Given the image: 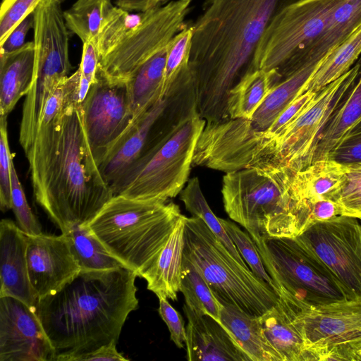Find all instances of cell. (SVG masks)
Wrapping results in <instances>:
<instances>
[{
  "label": "cell",
  "mask_w": 361,
  "mask_h": 361,
  "mask_svg": "<svg viewBox=\"0 0 361 361\" xmlns=\"http://www.w3.org/2000/svg\"><path fill=\"white\" fill-rule=\"evenodd\" d=\"M35 75V47L25 42L20 49L0 55V116H8L32 88Z\"/></svg>",
  "instance_id": "24"
},
{
  "label": "cell",
  "mask_w": 361,
  "mask_h": 361,
  "mask_svg": "<svg viewBox=\"0 0 361 361\" xmlns=\"http://www.w3.org/2000/svg\"><path fill=\"white\" fill-rule=\"evenodd\" d=\"M361 128V116L357 120V121L354 124V126L351 128V129L349 130V132L357 130ZM348 132V133H349Z\"/></svg>",
  "instance_id": "49"
},
{
  "label": "cell",
  "mask_w": 361,
  "mask_h": 361,
  "mask_svg": "<svg viewBox=\"0 0 361 361\" xmlns=\"http://www.w3.org/2000/svg\"><path fill=\"white\" fill-rule=\"evenodd\" d=\"M7 131V116H0V209L5 212L11 209V163Z\"/></svg>",
  "instance_id": "40"
},
{
  "label": "cell",
  "mask_w": 361,
  "mask_h": 361,
  "mask_svg": "<svg viewBox=\"0 0 361 361\" xmlns=\"http://www.w3.org/2000/svg\"><path fill=\"white\" fill-rule=\"evenodd\" d=\"M361 26V0H341L319 37L295 60L289 75L304 64L317 61Z\"/></svg>",
  "instance_id": "23"
},
{
  "label": "cell",
  "mask_w": 361,
  "mask_h": 361,
  "mask_svg": "<svg viewBox=\"0 0 361 361\" xmlns=\"http://www.w3.org/2000/svg\"><path fill=\"white\" fill-rule=\"evenodd\" d=\"M58 1L61 3V2H63L65 0H58Z\"/></svg>",
  "instance_id": "50"
},
{
  "label": "cell",
  "mask_w": 361,
  "mask_h": 361,
  "mask_svg": "<svg viewBox=\"0 0 361 361\" xmlns=\"http://www.w3.org/2000/svg\"><path fill=\"white\" fill-rule=\"evenodd\" d=\"M345 165V180L336 202L343 215L361 220V161Z\"/></svg>",
  "instance_id": "38"
},
{
  "label": "cell",
  "mask_w": 361,
  "mask_h": 361,
  "mask_svg": "<svg viewBox=\"0 0 361 361\" xmlns=\"http://www.w3.org/2000/svg\"><path fill=\"white\" fill-rule=\"evenodd\" d=\"M26 257L30 281L38 299L56 293L80 271L65 233L27 235Z\"/></svg>",
  "instance_id": "17"
},
{
  "label": "cell",
  "mask_w": 361,
  "mask_h": 361,
  "mask_svg": "<svg viewBox=\"0 0 361 361\" xmlns=\"http://www.w3.org/2000/svg\"><path fill=\"white\" fill-rule=\"evenodd\" d=\"M277 303L259 317L267 338L283 361H310L304 338L295 322L293 296L282 288L277 289Z\"/></svg>",
  "instance_id": "21"
},
{
  "label": "cell",
  "mask_w": 361,
  "mask_h": 361,
  "mask_svg": "<svg viewBox=\"0 0 361 361\" xmlns=\"http://www.w3.org/2000/svg\"><path fill=\"white\" fill-rule=\"evenodd\" d=\"M32 13L26 16L11 31L6 40L0 44V55L13 52L25 44L26 35L33 27Z\"/></svg>",
  "instance_id": "44"
},
{
  "label": "cell",
  "mask_w": 361,
  "mask_h": 361,
  "mask_svg": "<svg viewBox=\"0 0 361 361\" xmlns=\"http://www.w3.org/2000/svg\"><path fill=\"white\" fill-rule=\"evenodd\" d=\"M25 155L35 200L61 233L88 224L114 196L92 153L82 105L65 104L61 88L50 97Z\"/></svg>",
  "instance_id": "1"
},
{
  "label": "cell",
  "mask_w": 361,
  "mask_h": 361,
  "mask_svg": "<svg viewBox=\"0 0 361 361\" xmlns=\"http://www.w3.org/2000/svg\"><path fill=\"white\" fill-rule=\"evenodd\" d=\"M322 60L304 64L280 81L250 117L206 123L195 147L192 166L225 173L248 168L264 135L302 92Z\"/></svg>",
  "instance_id": "6"
},
{
  "label": "cell",
  "mask_w": 361,
  "mask_h": 361,
  "mask_svg": "<svg viewBox=\"0 0 361 361\" xmlns=\"http://www.w3.org/2000/svg\"><path fill=\"white\" fill-rule=\"evenodd\" d=\"M158 312L170 332L171 340L178 348L185 345L186 327L181 314L175 310L167 298L159 297Z\"/></svg>",
  "instance_id": "43"
},
{
  "label": "cell",
  "mask_w": 361,
  "mask_h": 361,
  "mask_svg": "<svg viewBox=\"0 0 361 361\" xmlns=\"http://www.w3.org/2000/svg\"><path fill=\"white\" fill-rule=\"evenodd\" d=\"M145 12L130 13L114 6L103 20L96 47L99 60L116 47L142 21Z\"/></svg>",
  "instance_id": "35"
},
{
  "label": "cell",
  "mask_w": 361,
  "mask_h": 361,
  "mask_svg": "<svg viewBox=\"0 0 361 361\" xmlns=\"http://www.w3.org/2000/svg\"><path fill=\"white\" fill-rule=\"evenodd\" d=\"M190 4L191 0H173L145 11L140 23L99 60L97 73L111 81L126 82L185 27Z\"/></svg>",
  "instance_id": "13"
},
{
  "label": "cell",
  "mask_w": 361,
  "mask_h": 361,
  "mask_svg": "<svg viewBox=\"0 0 361 361\" xmlns=\"http://www.w3.org/2000/svg\"><path fill=\"white\" fill-rule=\"evenodd\" d=\"M113 7L111 0H77L63 11V17L68 29L82 43L96 44L102 23Z\"/></svg>",
  "instance_id": "32"
},
{
  "label": "cell",
  "mask_w": 361,
  "mask_h": 361,
  "mask_svg": "<svg viewBox=\"0 0 361 361\" xmlns=\"http://www.w3.org/2000/svg\"><path fill=\"white\" fill-rule=\"evenodd\" d=\"M65 234L80 271H106L125 267L107 251L87 224L74 226Z\"/></svg>",
  "instance_id": "31"
},
{
  "label": "cell",
  "mask_w": 361,
  "mask_h": 361,
  "mask_svg": "<svg viewBox=\"0 0 361 361\" xmlns=\"http://www.w3.org/2000/svg\"><path fill=\"white\" fill-rule=\"evenodd\" d=\"M176 204L114 195L87 224L107 251L137 276L154 264L181 216Z\"/></svg>",
  "instance_id": "5"
},
{
  "label": "cell",
  "mask_w": 361,
  "mask_h": 361,
  "mask_svg": "<svg viewBox=\"0 0 361 361\" xmlns=\"http://www.w3.org/2000/svg\"><path fill=\"white\" fill-rule=\"evenodd\" d=\"M186 357L189 361H251L230 331L212 316L186 303Z\"/></svg>",
  "instance_id": "18"
},
{
  "label": "cell",
  "mask_w": 361,
  "mask_h": 361,
  "mask_svg": "<svg viewBox=\"0 0 361 361\" xmlns=\"http://www.w3.org/2000/svg\"><path fill=\"white\" fill-rule=\"evenodd\" d=\"M11 209L18 226L28 235L42 233V226L29 206L13 161L11 163Z\"/></svg>",
  "instance_id": "39"
},
{
  "label": "cell",
  "mask_w": 361,
  "mask_h": 361,
  "mask_svg": "<svg viewBox=\"0 0 361 361\" xmlns=\"http://www.w3.org/2000/svg\"><path fill=\"white\" fill-rule=\"evenodd\" d=\"M339 215L317 221L295 237L331 271L350 300L361 299V224Z\"/></svg>",
  "instance_id": "14"
},
{
  "label": "cell",
  "mask_w": 361,
  "mask_h": 361,
  "mask_svg": "<svg viewBox=\"0 0 361 361\" xmlns=\"http://www.w3.org/2000/svg\"><path fill=\"white\" fill-rule=\"evenodd\" d=\"M341 0H300L272 20L256 50V69L286 78L298 57L323 32Z\"/></svg>",
  "instance_id": "11"
},
{
  "label": "cell",
  "mask_w": 361,
  "mask_h": 361,
  "mask_svg": "<svg viewBox=\"0 0 361 361\" xmlns=\"http://www.w3.org/2000/svg\"><path fill=\"white\" fill-rule=\"evenodd\" d=\"M206 124L192 106L176 124L152 138L140 157L111 186L114 195L165 202L188 181L195 147Z\"/></svg>",
  "instance_id": "7"
},
{
  "label": "cell",
  "mask_w": 361,
  "mask_h": 361,
  "mask_svg": "<svg viewBox=\"0 0 361 361\" xmlns=\"http://www.w3.org/2000/svg\"><path fill=\"white\" fill-rule=\"evenodd\" d=\"M192 25H185L169 42L164 76L162 96L169 92L178 77L190 68Z\"/></svg>",
  "instance_id": "36"
},
{
  "label": "cell",
  "mask_w": 361,
  "mask_h": 361,
  "mask_svg": "<svg viewBox=\"0 0 361 361\" xmlns=\"http://www.w3.org/2000/svg\"><path fill=\"white\" fill-rule=\"evenodd\" d=\"M42 0H2L0 8V44L16 26L33 13Z\"/></svg>",
  "instance_id": "41"
},
{
  "label": "cell",
  "mask_w": 361,
  "mask_h": 361,
  "mask_svg": "<svg viewBox=\"0 0 361 361\" xmlns=\"http://www.w3.org/2000/svg\"><path fill=\"white\" fill-rule=\"evenodd\" d=\"M252 240L276 291L282 288L310 306L350 300L326 266L295 237Z\"/></svg>",
  "instance_id": "10"
},
{
  "label": "cell",
  "mask_w": 361,
  "mask_h": 361,
  "mask_svg": "<svg viewBox=\"0 0 361 361\" xmlns=\"http://www.w3.org/2000/svg\"><path fill=\"white\" fill-rule=\"evenodd\" d=\"M220 322L230 331L251 361H283L264 335L259 317L229 305H222Z\"/></svg>",
  "instance_id": "26"
},
{
  "label": "cell",
  "mask_w": 361,
  "mask_h": 361,
  "mask_svg": "<svg viewBox=\"0 0 361 361\" xmlns=\"http://www.w3.org/2000/svg\"><path fill=\"white\" fill-rule=\"evenodd\" d=\"M356 63L360 65L359 76L322 132L312 163L327 159L330 152L361 116V56Z\"/></svg>",
  "instance_id": "28"
},
{
  "label": "cell",
  "mask_w": 361,
  "mask_h": 361,
  "mask_svg": "<svg viewBox=\"0 0 361 361\" xmlns=\"http://www.w3.org/2000/svg\"><path fill=\"white\" fill-rule=\"evenodd\" d=\"M168 45L142 63L126 81L134 121L163 97Z\"/></svg>",
  "instance_id": "27"
},
{
  "label": "cell",
  "mask_w": 361,
  "mask_h": 361,
  "mask_svg": "<svg viewBox=\"0 0 361 361\" xmlns=\"http://www.w3.org/2000/svg\"><path fill=\"white\" fill-rule=\"evenodd\" d=\"M173 88L134 121L128 131L99 166L100 172L111 186L140 157L158 130L171 103Z\"/></svg>",
  "instance_id": "19"
},
{
  "label": "cell",
  "mask_w": 361,
  "mask_h": 361,
  "mask_svg": "<svg viewBox=\"0 0 361 361\" xmlns=\"http://www.w3.org/2000/svg\"><path fill=\"white\" fill-rule=\"evenodd\" d=\"M173 0H116V6L127 11L145 12L161 7Z\"/></svg>",
  "instance_id": "48"
},
{
  "label": "cell",
  "mask_w": 361,
  "mask_h": 361,
  "mask_svg": "<svg viewBox=\"0 0 361 361\" xmlns=\"http://www.w3.org/2000/svg\"><path fill=\"white\" fill-rule=\"evenodd\" d=\"M82 108L87 140L99 166L134 121L126 82L111 81L97 72Z\"/></svg>",
  "instance_id": "15"
},
{
  "label": "cell",
  "mask_w": 361,
  "mask_h": 361,
  "mask_svg": "<svg viewBox=\"0 0 361 361\" xmlns=\"http://www.w3.org/2000/svg\"><path fill=\"white\" fill-rule=\"evenodd\" d=\"M185 216L181 214L154 264L142 274L147 288L158 298L177 300L180 291Z\"/></svg>",
  "instance_id": "22"
},
{
  "label": "cell",
  "mask_w": 361,
  "mask_h": 361,
  "mask_svg": "<svg viewBox=\"0 0 361 361\" xmlns=\"http://www.w3.org/2000/svg\"><path fill=\"white\" fill-rule=\"evenodd\" d=\"M307 202L310 207L311 224L343 215L341 207L334 200L322 199Z\"/></svg>",
  "instance_id": "46"
},
{
  "label": "cell",
  "mask_w": 361,
  "mask_h": 361,
  "mask_svg": "<svg viewBox=\"0 0 361 361\" xmlns=\"http://www.w3.org/2000/svg\"><path fill=\"white\" fill-rule=\"evenodd\" d=\"M327 159L343 164L361 161V128L346 133Z\"/></svg>",
  "instance_id": "42"
},
{
  "label": "cell",
  "mask_w": 361,
  "mask_h": 361,
  "mask_svg": "<svg viewBox=\"0 0 361 361\" xmlns=\"http://www.w3.org/2000/svg\"><path fill=\"white\" fill-rule=\"evenodd\" d=\"M180 200L192 216L202 219L211 231L223 243L233 256L243 265L249 267L241 257L235 244L226 233L224 226L209 207L201 190L197 177L190 178L180 192Z\"/></svg>",
  "instance_id": "33"
},
{
  "label": "cell",
  "mask_w": 361,
  "mask_h": 361,
  "mask_svg": "<svg viewBox=\"0 0 361 361\" xmlns=\"http://www.w3.org/2000/svg\"><path fill=\"white\" fill-rule=\"evenodd\" d=\"M281 80V78L274 71L258 70L244 78L229 92L228 119L250 117Z\"/></svg>",
  "instance_id": "29"
},
{
  "label": "cell",
  "mask_w": 361,
  "mask_h": 361,
  "mask_svg": "<svg viewBox=\"0 0 361 361\" xmlns=\"http://www.w3.org/2000/svg\"><path fill=\"white\" fill-rule=\"evenodd\" d=\"M361 56V26L328 53L302 91L319 92L347 73Z\"/></svg>",
  "instance_id": "30"
},
{
  "label": "cell",
  "mask_w": 361,
  "mask_h": 361,
  "mask_svg": "<svg viewBox=\"0 0 361 361\" xmlns=\"http://www.w3.org/2000/svg\"><path fill=\"white\" fill-rule=\"evenodd\" d=\"M82 54L79 68L81 77L93 83L97 77L99 56L95 42L88 41L82 43Z\"/></svg>",
  "instance_id": "45"
},
{
  "label": "cell",
  "mask_w": 361,
  "mask_h": 361,
  "mask_svg": "<svg viewBox=\"0 0 361 361\" xmlns=\"http://www.w3.org/2000/svg\"><path fill=\"white\" fill-rule=\"evenodd\" d=\"M219 221L252 271L276 290L273 280L265 269L256 243L250 235L241 230L231 220L219 218Z\"/></svg>",
  "instance_id": "37"
},
{
  "label": "cell",
  "mask_w": 361,
  "mask_h": 361,
  "mask_svg": "<svg viewBox=\"0 0 361 361\" xmlns=\"http://www.w3.org/2000/svg\"><path fill=\"white\" fill-rule=\"evenodd\" d=\"M55 356L36 311L15 298L0 297V361H54Z\"/></svg>",
  "instance_id": "16"
},
{
  "label": "cell",
  "mask_w": 361,
  "mask_h": 361,
  "mask_svg": "<svg viewBox=\"0 0 361 361\" xmlns=\"http://www.w3.org/2000/svg\"><path fill=\"white\" fill-rule=\"evenodd\" d=\"M27 235L13 221L0 223V297L18 299L36 311L38 297L29 279Z\"/></svg>",
  "instance_id": "20"
},
{
  "label": "cell",
  "mask_w": 361,
  "mask_h": 361,
  "mask_svg": "<svg viewBox=\"0 0 361 361\" xmlns=\"http://www.w3.org/2000/svg\"><path fill=\"white\" fill-rule=\"evenodd\" d=\"M346 165L330 159L313 161L294 174L293 186L303 202L322 199L336 201L343 185Z\"/></svg>",
  "instance_id": "25"
},
{
  "label": "cell",
  "mask_w": 361,
  "mask_h": 361,
  "mask_svg": "<svg viewBox=\"0 0 361 361\" xmlns=\"http://www.w3.org/2000/svg\"><path fill=\"white\" fill-rule=\"evenodd\" d=\"M183 256L222 305L259 317L279 300L276 290L239 262L200 217L185 216Z\"/></svg>",
  "instance_id": "8"
},
{
  "label": "cell",
  "mask_w": 361,
  "mask_h": 361,
  "mask_svg": "<svg viewBox=\"0 0 361 361\" xmlns=\"http://www.w3.org/2000/svg\"><path fill=\"white\" fill-rule=\"evenodd\" d=\"M360 74L357 63L324 87L300 114L253 158L250 167L285 166L294 172L312 163L322 132Z\"/></svg>",
  "instance_id": "9"
},
{
  "label": "cell",
  "mask_w": 361,
  "mask_h": 361,
  "mask_svg": "<svg viewBox=\"0 0 361 361\" xmlns=\"http://www.w3.org/2000/svg\"><path fill=\"white\" fill-rule=\"evenodd\" d=\"M295 173L281 166L226 173L221 194L226 214L252 239L298 236L311 218L308 202L295 191Z\"/></svg>",
  "instance_id": "4"
},
{
  "label": "cell",
  "mask_w": 361,
  "mask_h": 361,
  "mask_svg": "<svg viewBox=\"0 0 361 361\" xmlns=\"http://www.w3.org/2000/svg\"><path fill=\"white\" fill-rule=\"evenodd\" d=\"M300 0H204L192 25L189 66L195 105L206 123L228 118L229 92L257 71L255 56L272 20Z\"/></svg>",
  "instance_id": "2"
},
{
  "label": "cell",
  "mask_w": 361,
  "mask_h": 361,
  "mask_svg": "<svg viewBox=\"0 0 361 361\" xmlns=\"http://www.w3.org/2000/svg\"><path fill=\"white\" fill-rule=\"evenodd\" d=\"M180 291L184 295L185 303L191 308L220 322L221 305L194 264L183 255Z\"/></svg>",
  "instance_id": "34"
},
{
  "label": "cell",
  "mask_w": 361,
  "mask_h": 361,
  "mask_svg": "<svg viewBox=\"0 0 361 361\" xmlns=\"http://www.w3.org/2000/svg\"><path fill=\"white\" fill-rule=\"evenodd\" d=\"M116 342H111L109 344L104 345L97 349L75 355L71 357L68 361H127L129 360L125 356L119 353L116 349Z\"/></svg>",
  "instance_id": "47"
},
{
  "label": "cell",
  "mask_w": 361,
  "mask_h": 361,
  "mask_svg": "<svg viewBox=\"0 0 361 361\" xmlns=\"http://www.w3.org/2000/svg\"><path fill=\"white\" fill-rule=\"evenodd\" d=\"M137 276L125 267L80 271L60 290L38 299L36 313L56 352L54 361L118 342L138 307Z\"/></svg>",
  "instance_id": "3"
},
{
  "label": "cell",
  "mask_w": 361,
  "mask_h": 361,
  "mask_svg": "<svg viewBox=\"0 0 361 361\" xmlns=\"http://www.w3.org/2000/svg\"><path fill=\"white\" fill-rule=\"evenodd\" d=\"M294 300L310 361H361V299L316 306Z\"/></svg>",
  "instance_id": "12"
}]
</instances>
